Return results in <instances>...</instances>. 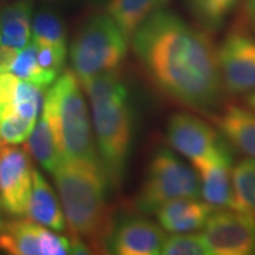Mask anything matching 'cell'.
<instances>
[{"label":"cell","mask_w":255,"mask_h":255,"mask_svg":"<svg viewBox=\"0 0 255 255\" xmlns=\"http://www.w3.org/2000/svg\"><path fill=\"white\" fill-rule=\"evenodd\" d=\"M43 1H46L48 4H64V3H67L68 0H43Z\"/></svg>","instance_id":"obj_30"},{"label":"cell","mask_w":255,"mask_h":255,"mask_svg":"<svg viewBox=\"0 0 255 255\" xmlns=\"http://www.w3.org/2000/svg\"><path fill=\"white\" fill-rule=\"evenodd\" d=\"M166 136L174 152L189 159L191 164L233 153L219 129L189 112H176L170 117Z\"/></svg>","instance_id":"obj_7"},{"label":"cell","mask_w":255,"mask_h":255,"mask_svg":"<svg viewBox=\"0 0 255 255\" xmlns=\"http://www.w3.org/2000/svg\"><path fill=\"white\" fill-rule=\"evenodd\" d=\"M31 37L37 44L67 47V27L63 17L51 7H41L31 17Z\"/></svg>","instance_id":"obj_22"},{"label":"cell","mask_w":255,"mask_h":255,"mask_svg":"<svg viewBox=\"0 0 255 255\" xmlns=\"http://www.w3.org/2000/svg\"><path fill=\"white\" fill-rule=\"evenodd\" d=\"M26 214L30 220L57 233L67 230L60 199L48 184L44 174L33 169V187L28 197Z\"/></svg>","instance_id":"obj_16"},{"label":"cell","mask_w":255,"mask_h":255,"mask_svg":"<svg viewBox=\"0 0 255 255\" xmlns=\"http://www.w3.org/2000/svg\"><path fill=\"white\" fill-rule=\"evenodd\" d=\"M200 180L196 169L169 147H159L146 169L135 206L143 214H155L167 201L199 199Z\"/></svg>","instance_id":"obj_6"},{"label":"cell","mask_w":255,"mask_h":255,"mask_svg":"<svg viewBox=\"0 0 255 255\" xmlns=\"http://www.w3.org/2000/svg\"><path fill=\"white\" fill-rule=\"evenodd\" d=\"M81 85L91 108L102 169L108 183L118 189L127 173L132 142V111L127 87L117 68L98 74Z\"/></svg>","instance_id":"obj_3"},{"label":"cell","mask_w":255,"mask_h":255,"mask_svg":"<svg viewBox=\"0 0 255 255\" xmlns=\"http://www.w3.org/2000/svg\"><path fill=\"white\" fill-rule=\"evenodd\" d=\"M236 210L255 219V159H244L233 166Z\"/></svg>","instance_id":"obj_23"},{"label":"cell","mask_w":255,"mask_h":255,"mask_svg":"<svg viewBox=\"0 0 255 255\" xmlns=\"http://www.w3.org/2000/svg\"><path fill=\"white\" fill-rule=\"evenodd\" d=\"M166 231L146 217H129L114 227L107 253L117 255L160 254Z\"/></svg>","instance_id":"obj_12"},{"label":"cell","mask_w":255,"mask_h":255,"mask_svg":"<svg viewBox=\"0 0 255 255\" xmlns=\"http://www.w3.org/2000/svg\"><path fill=\"white\" fill-rule=\"evenodd\" d=\"M137 63L159 91L197 111L216 110L224 87L209 33L172 10L147 17L129 40Z\"/></svg>","instance_id":"obj_1"},{"label":"cell","mask_w":255,"mask_h":255,"mask_svg":"<svg viewBox=\"0 0 255 255\" xmlns=\"http://www.w3.org/2000/svg\"><path fill=\"white\" fill-rule=\"evenodd\" d=\"M128 40L108 13H97L78 28L70 46L73 73L80 82L118 68L128 53Z\"/></svg>","instance_id":"obj_5"},{"label":"cell","mask_w":255,"mask_h":255,"mask_svg":"<svg viewBox=\"0 0 255 255\" xmlns=\"http://www.w3.org/2000/svg\"><path fill=\"white\" fill-rule=\"evenodd\" d=\"M7 71L16 75L18 80L28 81L40 88H47L57 80L53 74L44 71L37 61V46L31 40L27 46L18 50L11 60Z\"/></svg>","instance_id":"obj_21"},{"label":"cell","mask_w":255,"mask_h":255,"mask_svg":"<svg viewBox=\"0 0 255 255\" xmlns=\"http://www.w3.org/2000/svg\"><path fill=\"white\" fill-rule=\"evenodd\" d=\"M244 102H246V105L248 108L255 111V91L248 92L246 95V98H244Z\"/></svg>","instance_id":"obj_29"},{"label":"cell","mask_w":255,"mask_h":255,"mask_svg":"<svg viewBox=\"0 0 255 255\" xmlns=\"http://www.w3.org/2000/svg\"><path fill=\"white\" fill-rule=\"evenodd\" d=\"M33 0H16L0 10V46L18 51L31 37Z\"/></svg>","instance_id":"obj_17"},{"label":"cell","mask_w":255,"mask_h":255,"mask_svg":"<svg viewBox=\"0 0 255 255\" xmlns=\"http://www.w3.org/2000/svg\"><path fill=\"white\" fill-rule=\"evenodd\" d=\"M200 180V197L213 209H236L233 153L193 164Z\"/></svg>","instance_id":"obj_13"},{"label":"cell","mask_w":255,"mask_h":255,"mask_svg":"<svg viewBox=\"0 0 255 255\" xmlns=\"http://www.w3.org/2000/svg\"><path fill=\"white\" fill-rule=\"evenodd\" d=\"M37 61L38 65L47 71L58 77L64 68V61L67 55V47L53 46V44H37Z\"/></svg>","instance_id":"obj_27"},{"label":"cell","mask_w":255,"mask_h":255,"mask_svg":"<svg viewBox=\"0 0 255 255\" xmlns=\"http://www.w3.org/2000/svg\"><path fill=\"white\" fill-rule=\"evenodd\" d=\"M237 23L255 34V0H241V11Z\"/></svg>","instance_id":"obj_28"},{"label":"cell","mask_w":255,"mask_h":255,"mask_svg":"<svg viewBox=\"0 0 255 255\" xmlns=\"http://www.w3.org/2000/svg\"><path fill=\"white\" fill-rule=\"evenodd\" d=\"M160 254L163 255H210L201 234L174 233L164 240Z\"/></svg>","instance_id":"obj_26"},{"label":"cell","mask_w":255,"mask_h":255,"mask_svg":"<svg viewBox=\"0 0 255 255\" xmlns=\"http://www.w3.org/2000/svg\"><path fill=\"white\" fill-rule=\"evenodd\" d=\"M81 88V82L73 71L61 73L47 90L43 112L64 159L101 164Z\"/></svg>","instance_id":"obj_4"},{"label":"cell","mask_w":255,"mask_h":255,"mask_svg":"<svg viewBox=\"0 0 255 255\" xmlns=\"http://www.w3.org/2000/svg\"><path fill=\"white\" fill-rule=\"evenodd\" d=\"M0 1H3V3H11V1H16V0H0Z\"/></svg>","instance_id":"obj_33"},{"label":"cell","mask_w":255,"mask_h":255,"mask_svg":"<svg viewBox=\"0 0 255 255\" xmlns=\"http://www.w3.org/2000/svg\"><path fill=\"white\" fill-rule=\"evenodd\" d=\"M197 26L207 33H217L226 24L241 0H184Z\"/></svg>","instance_id":"obj_20"},{"label":"cell","mask_w":255,"mask_h":255,"mask_svg":"<svg viewBox=\"0 0 255 255\" xmlns=\"http://www.w3.org/2000/svg\"><path fill=\"white\" fill-rule=\"evenodd\" d=\"M92 3H95V4H101V3H104L105 0H91Z\"/></svg>","instance_id":"obj_32"},{"label":"cell","mask_w":255,"mask_h":255,"mask_svg":"<svg viewBox=\"0 0 255 255\" xmlns=\"http://www.w3.org/2000/svg\"><path fill=\"white\" fill-rule=\"evenodd\" d=\"M6 226H7V223H6V221L3 220V217L0 216V233H1L3 230H4V227H6Z\"/></svg>","instance_id":"obj_31"},{"label":"cell","mask_w":255,"mask_h":255,"mask_svg":"<svg viewBox=\"0 0 255 255\" xmlns=\"http://www.w3.org/2000/svg\"><path fill=\"white\" fill-rule=\"evenodd\" d=\"M0 207H1V201H0Z\"/></svg>","instance_id":"obj_35"},{"label":"cell","mask_w":255,"mask_h":255,"mask_svg":"<svg viewBox=\"0 0 255 255\" xmlns=\"http://www.w3.org/2000/svg\"><path fill=\"white\" fill-rule=\"evenodd\" d=\"M71 236L73 254L107 253L115 223L108 200V179L100 163L64 159L53 172Z\"/></svg>","instance_id":"obj_2"},{"label":"cell","mask_w":255,"mask_h":255,"mask_svg":"<svg viewBox=\"0 0 255 255\" xmlns=\"http://www.w3.org/2000/svg\"><path fill=\"white\" fill-rule=\"evenodd\" d=\"M210 255H254L255 219L236 209H214L201 228Z\"/></svg>","instance_id":"obj_9"},{"label":"cell","mask_w":255,"mask_h":255,"mask_svg":"<svg viewBox=\"0 0 255 255\" xmlns=\"http://www.w3.org/2000/svg\"><path fill=\"white\" fill-rule=\"evenodd\" d=\"M217 61L224 91L248 94L255 91V34L234 24L217 47Z\"/></svg>","instance_id":"obj_8"},{"label":"cell","mask_w":255,"mask_h":255,"mask_svg":"<svg viewBox=\"0 0 255 255\" xmlns=\"http://www.w3.org/2000/svg\"><path fill=\"white\" fill-rule=\"evenodd\" d=\"M169 3L170 0H108L107 13L130 40L146 18L157 10L164 9Z\"/></svg>","instance_id":"obj_18"},{"label":"cell","mask_w":255,"mask_h":255,"mask_svg":"<svg viewBox=\"0 0 255 255\" xmlns=\"http://www.w3.org/2000/svg\"><path fill=\"white\" fill-rule=\"evenodd\" d=\"M0 250L11 255L73 254L70 238L30 219L7 223L0 233Z\"/></svg>","instance_id":"obj_11"},{"label":"cell","mask_w":255,"mask_h":255,"mask_svg":"<svg viewBox=\"0 0 255 255\" xmlns=\"http://www.w3.org/2000/svg\"><path fill=\"white\" fill-rule=\"evenodd\" d=\"M209 117L231 146L250 159H255V111L227 105L220 114Z\"/></svg>","instance_id":"obj_14"},{"label":"cell","mask_w":255,"mask_h":255,"mask_svg":"<svg viewBox=\"0 0 255 255\" xmlns=\"http://www.w3.org/2000/svg\"><path fill=\"white\" fill-rule=\"evenodd\" d=\"M36 122L23 118L14 111H9L0 115V137L4 143L18 145L27 140L33 132Z\"/></svg>","instance_id":"obj_25"},{"label":"cell","mask_w":255,"mask_h":255,"mask_svg":"<svg viewBox=\"0 0 255 255\" xmlns=\"http://www.w3.org/2000/svg\"><path fill=\"white\" fill-rule=\"evenodd\" d=\"M24 147L28 155L36 159L41 164V167L50 173H53L64 160L58 145L55 142L51 125L44 112H41V118L36 122L33 132L27 137V145Z\"/></svg>","instance_id":"obj_19"},{"label":"cell","mask_w":255,"mask_h":255,"mask_svg":"<svg viewBox=\"0 0 255 255\" xmlns=\"http://www.w3.org/2000/svg\"><path fill=\"white\" fill-rule=\"evenodd\" d=\"M3 146H4V142H3V140H1V137H0V149H1Z\"/></svg>","instance_id":"obj_34"},{"label":"cell","mask_w":255,"mask_h":255,"mask_svg":"<svg viewBox=\"0 0 255 255\" xmlns=\"http://www.w3.org/2000/svg\"><path fill=\"white\" fill-rule=\"evenodd\" d=\"M44 88H40L28 81L18 80L10 111H14L23 118L37 122V117L44 105ZM9 112V111H7Z\"/></svg>","instance_id":"obj_24"},{"label":"cell","mask_w":255,"mask_h":255,"mask_svg":"<svg viewBox=\"0 0 255 255\" xmlns=\"http://www.w3.org/2000/svg\"><path fill=\"white\" fill-rule=\"evenodd\" d=\"M33 163L26 149L16 145L0 149V201L10 216H26L33 187Z\"/></svg>","instance_id":"obj_10"},{"label":"cell","mask_w":255,"mask_h":255,"mask_svg":"<svg viewBox=\"0 0 255 255\" xmlns=\"http://www.w3.org/2000/svg\"><path fill=\"white\" fill-rule=\"evenodd\" d=\"M213 207L199 199H176L156 210L157 223L166 233H196L204 227Z\"/></svg>","instance_id":"obj_15"}]
</instances>
